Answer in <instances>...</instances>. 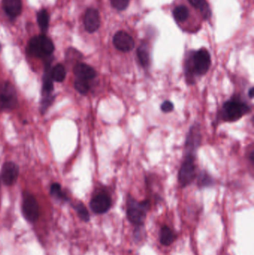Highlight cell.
I'll return each mask as SVG.
<instances>
[{
  "label": "cell",
  "mask_w": 254,
  "mask_h": 255,
  "mask_svg": "<svg viewBox=\"0 0 254 255\" xmlns=\"http://www.w3.org/2000/svg\"><path fill=\"white\" fill-rule=\"evenodd\" d=\"M211 65L210 52L206 49H201L189 55L185 65V76L189 85L195 83L197 76L207 74Z\"/></svg>",
  "instance_id": "1"
},
{
  "label": "cell",
  "mask_w": 254,
  "mask_h": 255,
  "mask_svg": "<svg viewBox=\"0 0 254 255\" xmlns=\"http://www.w3.org/2000/svg\"><path fill=\"white\" fill-rule=\"evenodd\" d=\"M151 208L150 201L139 202L131 196L127 200L126 214L128 221L139 230L144 226L148 212Z\"/></svg>",
  "instance_id": "2"
},
{
  "label": "cell",
  "mask_w": 254,
  "mask_h": 255,
  "mask_svg": "<svg viewBox=\"0 0 254 255\" xmlns=\"http://www.w3.org/2000/svg\"><path fill=\"white\" fill-rule=\"evenodd\" d=\"M250 112V106L246 102L240 97H234L224 103L220 118L224 122H237Z\"/></svg>",
  "instance_id": "3"
},
{
  "label": "cell",
  "mask_w": 254,
  "mask_h": 255,
  "mask_svg": "<svg viewBox=\"0 0 254 255\" xmlns=\"http://www.w3.org/2000/svg\"><path fill=\"white\" fill-rule=\"evenodd\" d=\"M54 50L55 46L52 40L45 34L32 37L27 46V52L36 58H49Z\"/></svg>",
  "instance_id": "4"
},
{
  "label": "cell",
  "mask_w": 254,
  "mask_h": 255,
  "mask_svg": "<svg viewBox=\"0 0 254 255\" xmlns=\"http://www.w3.org/2000/svg\"><path fill=\"white\" fill-rule=\"evenodd\" d=\"M196 177L195 154H186L178 173V181L181 187L190 185Z\"/></svg>",
  "instance_id": "5"
},
{
  "label": "cell",
  "mask_w": 254,
  "mask_h": 255,
  "mask_svg": "<svg viewBox=\"0 0 254 255\" xmlns=\"http://www.w3.org/2000/svg\"><path fill=\"white\" fill-rule=\"evenodd\" d=\"M18 100L16 91L8 82L0 83V109L10 110L14 109Z\"/></svg>",
  "instance_id": "6"
},
{
  "label": "cell",
  "mask_w": 254,
  "mask_h": 255,
  "mask_svg": "<svg viewBox=\"0 0 254 255\" xmlns=\"http://www.w3.org/2000/svg\"><path fill=\"white\" fill-rule=\"evenodd\" d=\"M22 209L24 217L27 221L34 223L38 220L40 215L38 203L35 197L31 193H24Z\"/></svg>",
  "instance_id": "7"
},
{
  "label": "cell",
  "mask_w": 254,
  "mask_h": 255,
  "mask_svg": "<svg viewBox=\"0 0 254 255\" xmlns=\"http://www.w3.org/2000/svg\"><path fill=\"white\" fill-rule=\"evenodd\" d=\"M89 205L94 214H106L111 208V198L107 193L100 192L92 198Z\"/></svg>",
  "instance_id": "8"
},
{
  "label": "cell",
  "mask_w": 254,
  "mask_h": 255,
  "mask_svg": "<svg viewBox=\"0 0 254 255\" xmlns=\"http://www.w3.org/2000/svg\"><path fill=\"white\" fill-rule=\"evenodd\" d=\"M201 128L198 124H194L189 129L186 136V143H185L186 154H195L197 149L201 145Z\"/></svg>",
  "instance_id": "9"
},
{
  "label": "cell",
  "mask_w": 254,
  "mask_h": 255,
  "mask_svg": "<svg viewBox=\"0 0 254 255\" xmlns=\"http://www.w3.org/2000/svg\"><path fill=\"white\" fill-rule=\"evenodd\" d=\"M113 44L118 50L128 52L134 47V40L128 33L119 31L113 37Z\"/></svg>",
  "instance_id": "10"
},
{
  "label": "cell",
  "mask_w": 254,
  "mask_h": 255,
  "mask_svg": "<svg viewBox=\"0 0 254 255\" xmlns=\"http://www.w3.org/2000/svg\"><path fill=\"white\" fill-rule=\"evenodd\" d=\"M19 176V167L13 162H6L1 170V178L5 185L11 186Z\"/></svg>",
  "instance_id": "11"
},
{
  "label": "cell",
  "mask_w": 254,
  "mask_h": 255,
  "mask_svg": "<svg viewBox=\"0 0 254 255\" xmlns=\"http://www.w3.org/2000/svg\"><path fill=\"white\" fill-rule=\"evenodd\" d=\"M85 29L89 33H93L98 29L100 26L99 13L96 9L88 8L85 15L84 19Z\"/></svg>",
  "instance_id": "12"
},
{
  "label": "cell",
  "mask_w": 254,
  "mask_h": 255,
  "mask_svg": "<svg viewBox=\"0 0 254 255\" xmlns=\"http://www.w3.org/2000/svg\"><path fill=\"white\" fill-rule=\"evenodd\" d=\"M74 74L77 79L83 80L90 81L95 79L96 72L91 66L84 63H78L73 69Z\"/></svg>",
  "instance_id": "13"
},
{
  "label": "cell",
  "mask_w": 254,
  "mask_h": 255,
  "mask_svg": "<svg viewBox=\"0 0 254 255\" xmlns=\"http://www.w3.org/2000/svg\"><path fill=\"white\" fill-rule=\"evenodd\" d=\"M2 7L8 16L16 18L22 11V1L21 0H2Z\"/></svg>",
  "instance_id": "14"
},
{
  "label": "cell",
  "mask_w": 254,
  "mask_h": 255,
  "mask_svg": "<svg viewBox=\"0 0 254 255\" xmlns=\"http://www.w3.org/2000/svg\"><path fill=\"white\" fill-rule=\"evenodd\" d=\"M177 235L167 226H163L159 232L160 243L164 247H169L175 241Z\"/></svg>",
  "instance_id": "15"
},
{
  "label": "cell",
  "mask_w": 254,
  "mask_h": 255,
  "mask_svg": "<svg viewBox=\"0 0 254 255\" xmlns=\"http://www.w3.org/2000/svg\"><path fill=\"white\" fill-rule=\"evenodd\" d=\"M137 56H138L139 61L142 67L146 68L149 67L150 64V55H149V49H148L147 44L142 43L140 47L137 49Z\"/></svg>",
  "instance_id": "16"
},
{
  "label": "cell",
  "mask_w": 254,
  "mask_h": 255,
  "mask_svg": "<svg viewBox=\"0 0 254 255\" xmlns=\"http://www.w3.org/2000/svg\"><path fill=\"white\" fill-rule=\"evenodd\" d=\"M194 7L200 10L202 13L203 16L205 19L210 17L211 15L210 7L207 4L206 0H188Z\"/></svg>",
  "instance_id": "17"
},
{
  "label": "cell",
  "mask_w": 254,
  "mask_h": 255,
  "mask_svg": "<svg viewBox=\"0 0 254 255\" xmlns=\"http://www.w3.org/2000/svg\"><path fill=\"white\" fill-rule=\"evenodd\" d=\"M37 22H38L39 27L43 32L47 31L49 25V16L46 9H41L39 10L37 15Z\"/></svg>",
  "instance_id": "18"
},
{
  "label": "cell",
  "mask_w": 254,
  "mask_h": 255,
  "mask_svg": "<svg viewBox=\"0 0 254 255\" xmlns=\"http://www.w3.org/2000/svg\"><path fill=\"white\" fill-rule=\"evenodd\" d=\"M189 10L185 5L177 6L173 10V16L178 22H183L189 17Z\"/></svg>",
  "instance_id": "19"
},
{
  "label": "cell",
  "mask_w": 254,
  "mask_h": 255,
  "mask_svg": "<svg viewBox=\"0 0 254 255\" xmlns=\"http://www.w3.org/2000/svg\"><path fill=\"white\" fill-rule=\"evenodd\" d=\"M51 77L56 82H62L66 78L65 67L62 64H57L51 70Z\"/></svg>",
  "instance_id": "20"
},
{
  "label": "cell",
  "mask_w": 254,
  "mask_h": 255,
  "mask_svg": "<svg viewBox=\"0 0 254 255\" xmlns=\"http://www.w3.org/2000/svg\"><path fill=\"white\" fill-rule=\"evenodd\" d=\"M213 183V178L206 171L200 172L198 177V185L200 188L211 187Z\"/></svg>",
  "instance_id": "21"
},
{
  "label": "cell",
  "mask_w": 254,
  "mask_h": 255,
  "mask_svg": "<svg viewBox=\"0 0 254 255\" xmlns=\"http://www.w3.org/2000/svg\"><path fill=\"white\" fill-rule=\"evenodd\" d=\"M75 88L78 92L81 94L86 95L90 89V85L89 81L83 80V79H77L75 82Z\"/></svg>",
  "instance_id": "22"
},
{
  "label": "cell",
  "mask_w": 254,
  "mask_h": 255,
  "mask_svg": "<svg viewBox=\"0 0 254 255\" xmlns=\"http://www.w3.org/2000/svg\"><path fill=\"white\" fill-rule=\"evenodd\" d=\"M75 209L77 211L78 215L83 221L88 222L89 220V214L86 207L82 203L79 202L75 205Z\"/></svg>",
  "instance_id": "23"
},
{
  "label": "cell",
  "mask_w": 254,
  "mask_h": 255,
  "mask_svg": "<svg viewBox=\"0 0 254 255\" xmlns=\"http://www.w3.org/2000/svg\"><path fill=\"white\" fill-rule=\"evenodd\" d=\"M50 193L52 196L61 200H67V196L64 194V192L61 190V185L58 183H54L51 186Z\"/></svg>",
  "instance_id": "24"
},
{
  "label": "cell",
  "mask_w": 254,
  "mask_h": 255,
  "mask_svg": "<svg viewBox=\"0 0 254 255\" xmlns=\"http://www.w3.org/2000/svg\"><path fill=\"white\" fill-rule=\"evenodd\" d=\"M111 5L118 10H124L128 7L129 0H110Z\"/></svg>",
  "instance_id": "25"
},
{
  "label": "cell",
  "mask_w": 254,
  "mask_h": 255,
  "mask_svg": "<svg viewBox=\"0 0 254 255\" xmlns=\"http://www.w3.org/2000/svg\"><path fill=\"white\" fill-rule=\"evenodd\" d=\"M174 104L171 101H169V100L164 102L161 106V111L164 113H170V112L174 110Z\"/></svg>",
  "instance_id": "26"
},
{
  "label": "cell",
  "mask_w": 254,
  "mask_h": 255,
  "mask_svg": "<svg viewBox=\"0 0 254 255\" xmlns=\"http://www.w3.org/2000/svg\"><path fill=\"white\" fill-rule=\"evenodd\" d=\"M249 98H250V99L254 98V88H253V87H252V88H251V89L249 90Z\"/></svg>",
  "instance_id": "27"
},
{
  "label": "cell",
  "mask_w": 254,
  "mask_h": 255,
  "mask_svg": "<svg viewBox=\"0 0 254 255\" xmlns=\"http://www.w3.org/2000/svg\"><path fill=\"white\" fill-rule=\"evenodd\" d=\"M250 160H252V163H254V151H252L250 154Z\"/></svg>",
  "instance_id": "28"
}]
</instances>
